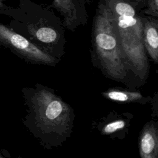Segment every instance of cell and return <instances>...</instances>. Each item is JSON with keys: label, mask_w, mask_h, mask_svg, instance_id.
Wrapping results in <instances>:
<instances>
[{"label": "cell", "mask_w": 158, "mask_h": 158, "mask_svg": "<svg viewBox=\"0 0 158 158\" xmlns=\"http://www.w3.org/2000/svg\"><path fill=\"white\" fill-rule=\"evenodd\" d=\"M22 91L27 106L23 124L44 148L60 146L73 131L72 107L52 89L41 84Z\"/></svg>", "instance_id": "obj_1"}, {"label": "cell", "mask_w": 158, "mask_h": 158, "mask_svg": "<svg viewBox=\"0 0 158 158\" xmlns=\"http://www.w3.org/2000/svg\"><path fill=\"white\" fill-rule=\"evenodd\" d=\"M91 43L93 65L107 78L127 83L131 73L117 34L112 10L106 6H101L95 16Z\"/></svg>", "instance_id": "obj_2"}, {"label": "cell", "mask_w": 158, "mask_h": 158, "mask_svg": "<svg viewBox=\"0 0 158 158\" xmlns=\"http://www.w3.org/2000/svg\"><path fill=\"white\" fill-rule=\"evenodd\" d=\"M0 46L26 62L38 65L55 66L60 59L46 53L25 36L0 23Z\"/></svg>", "instance_id": "obj_3"}, {"label": "cell", "mask_w": 158, "mask_h": 158, "mask_svg": "<svg viewBox=\"0 0 158 158\" xmlns=\"http://www.w3.org/2000/svg\"><path fill=\"white\" fill-rule=\"evenodd\" d=\"M133 115L130 113L110 112L107 116L93 122L94 128L106 136L115 139H123L128 132Z\"/></svg>", "instance_id": "obj_4"}, {"label": "cell", "mask_w": 158, "mask_h": 158, "mask_svg": "<svg viewBox=\"0 0 158 158\" xmlns=\"http://www.w3.org/2000/svg\"><path fill=\"white\" fill-rule=\"evenodd\" d=\"M139 153L141 158L158 157V124L151 120L143 127L138 141Z\"/></svg>", "instance_id": "obj_5"}, {"label": "cell", "mask_w": 158, "mask_h": 158, "mask_svg": "<svg viewBox=\"0 0 158 158\" xmlns=\"http://www.w3.org/2000/svg\"><path fill=\"white\" fill-rule=\"evenodd\" d=\"M143 41L146 54L155 64H158V23L156 19L143 21Z\"/></svg>", "instance_id": "obj_6"}, {"label": "cell", "mask_w": 158, "mask_h": 158, "mask_svg": "<svg viewBox=\"0 0 158 158\" xmlns=\"http://www.w3.org/2000/svg\"><path fill=\"white\" fill-rule=\"evenodd\" d=\"M107 99L122 103H139L146 104L151 100L150 96H144L139 91H132L121 88H110L102 93Z\"/></svg>", "instance_id": "obj_7"}, {"label": "cell", "mask_w": 158, "mask_h": 158, "mask_svg": "<svg viewBox=\"0 0 158 158\" xmlns=\"http://www.w3.org/2000/svg\"><path fill=\"white\" fill-rule=\"evenodd\" d=\"M54 5L64 15L66 27L72 30L77 20V15L72 0H54Z\"/></svg>", "instance_id": "obj_8"}, {"label": "cell", "mask_w": 158, "mask_h": 158, "mask_svg": "<svg viewBox=\"0 0 158 158\" xmlns=\"http://www.w3.org/2000/svg\"><path fill=\"white\" fill-rule=\"evenodd\" d=\"M112 12L118 15L134 16L136 15L135 9L129 4L124 2H118L114 7V11Z\"/></svg>", "instance_id": "obj_9"}, {"label": "cell", "mask_w": 158, "mask_h": 158, "mask_svg": "<svg viewBox=\"0 0 158 158\" xmlns=\"http://www.w3.org/2000/svg\"><path fill=\"white\" fill-rule=\"evenodd\" d=\"M146 13L156 17L158 16V0H148V9Z\"/></svg>", "instance_id": "obj_10"}, {"label": "cell", "mask_w": 158, "mask_h": 158, "mask_svg": "<svg viewBox=\"0 0 158 158\" xmlns=\"http://www.w3.org/2000/svg\"><path fill=\"white\" fill-rule=\"evenodd\" d=\"M10 157V154L7 151L4 149H0V158H7Z\"/></svg>", "instance_id": "obj_11"}, {"label": "cell", "mask_w": 158, "mask_h": 158, "mask_svg": "<svg viewBox=\"0 0 158 158\" xmlns=\"http://www.w3.org/2000/svg\"><path fill=\"white\" fill-rule=\"evenodd\" d=\"M6 0H0V12H2L5 10L6 8V6H5L4 2Z\"/></svg>", "instance_id": "obj_12"}]
</instances>
